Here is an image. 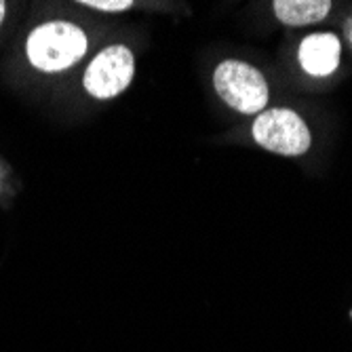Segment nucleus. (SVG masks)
I'll list each match as a JSON object with an SVG mask.
<instances>
[{
    "mask_svg": "<svg viewBox=\"0 0 352 352\" xmlns=\"http://www.w3.org/2000/svg\"><path fill=\"white\" fill-rule=\"evenodd\" d=\"M89 38L72 21H45L28 34L25 57L32 68L47 74L63 72L87 55Z\"/></svg>",
    "mask_w": 352,
    "mask_h": 352,
    "instance_id": "obj_1",
    "label": "nucleus"
},
{
    "mask_svg": "<svg viewBox=\"0 0 352 352\" xmlns=\"http://www.w3.org/2000/svg\"><path fill=\"white\" fill-rule=\"evenodd\" d=\"M213 87L219 98L241 114L264 112L268 104V82L264 74L247 61L226 59L213 72Z\"/></svg>",
    "mask_w": 352,
    "mask_h": 352,
    "instance_id": "obj_2",
    "label": "nucleus"
},
{
    "mask_svg": "<svg viewBox=\"0 0 352 352\" xmlns=\"http://www.w3.org/2000/svg\"><path fill=\"white\" fill-rule=\"evenodd\" d=\"M251 135L268 152L300 156L310 150L312 135L306 120L289 108H270L253 120Z\"/></svg>",
    "mask_w": 352,
    "mask_h": 352,
    "instance_id": "obj_3",
    "label": "nucleus"
},
{
    "mask_svg": "<svg viewBox=\"0 0 352 352\" xmlns=\"http://www.w3.org/2000/svg\"><path fill=\"white\" fill-rule=\"evenodd\" d=\"M135 76V55L126 45H110L95 55L82 76V87L91 98L106 102L126 91Z\"/></svg>",
    "mask_w": 352,
    "mask_h": 352,
    "instance_id": "obj_4",
    "label": "nucleus"
},
{
    "mask_svg": "<svg viewBox=\"0 0 352 352\" xmlns=\"http://www.w3.org/2000/svg\"><path fill=\"white\" fill-rule=\"evenodd\" d=\"M300 63L312 76H329L340 66L342 45L338 36L329 34H310L300 45Z\"/></svg>",
    "mask_w": 352,
    "mask_h": 352,
    "instance_id": "obj_5",
    "label": "nucleus"
},
{
    "mask_svg": "<svg viewBox=\"0 0 352 352\" xmlns=\"http://www.w3.org/2000/svg\"><path fill=\"white\" fill-rule=\"evenodd\" d=\"M274 15L285 25H310L329 15V0H276L272 3Z\"/></svg>",
    "mask_w": 352,
    "mask_h": 352,
    "instance_id": "obj_6",
    "label": "nucleus"
},
{
    "mask_svg": "<svg viewBox=\"0 0 352 352\" xmlns=\"http://www.w3.org/2000/svg\"><path fill=\"white\" fill-rule=\"evenodd\" d=\"M78 5L102 11V13H120V11H129L133 7L131 0H80Z\"/></svg>",
    "mask_w": 352,
    "mask_h": 352,
    "instance_id": "obj_7",
    "label": "nucleus"
},
{
    "mask_svg": "<svg viewBox=\"0 0 352 352\" xmlns=\"http://www.w3.org/2000/svg\"><path fill=\"white\" fill-rule=\"evenodd\" d=\"M5 15H7V3L0 0V25H3V21H5Z\"/></svg>",
    "mask_w": 352,
    "mask_h": 352,
    "instance_id": "obj_8",
    "label": "nucleus"
}]
</instances>
